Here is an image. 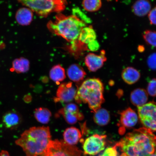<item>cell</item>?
I'll return each instance as SVG.
<instances>
[{
	"mask_svg": "<svg viewBox=\"0 0 156 156\" xmlns=\"http://www.w3.org/2000/svg\"><path fill=\"white\" fill-rule=\"evenodd\" d=\"M58 113L63 117L66 122L69 124H75L78 120H82L84 119L83 115L80 112L79 107L73 103L66 105L58 111Z\"/></svg>",
	"mask_w": 156,
	"mask_h": 156,
	"instance_id": "10",
	"label": "cell"
},
{
	"mask_svg": "<svg viewBox=\"0 0 156 156\" xmlns=\"http://www.w3.org/2000/svg\"><path fill=\"white\" fill-rule=\"evenodd\" d=\"M67 75L71 81L78 83L83 80L87 73L80 66L74 64H72L68 68Z\"/></svg>",
	"mask_w": 156,
	"mask_h": 156,
	"instance_id": "13",
	"label": "cell"
},
{
	"mask_svg": "<svg viewBox=\"0 0 156 156\" xmlns=\"http://www.w3.org/2000/svg\"><path fill=\"white\" fill-rule=\"evenodd\" d=\"M82 136L81 133L78 129L74 127L68 128L63 133L64 141L68 145L74 146L81 139Z\"/></svg>",
	"mask_w": 156,
	"mask_h": 156,
	"instance_id": "16",
	"label": "cell"
},
{
	"mask_svg": "<svg viewBox=\"0 0 156 156\" xmlns=\"http://www.w3.org/2000/svg\"><path fill=\"white\" fill-rule=\"evenodd\" d=\"M148 94L142 89H137L132 91L130 94V101L132 104L137 107L145 105L148 100Z\"/></svg>",
	"mask_w": 156,
	"mask_h": 156,
	"instance_id": "18",
	"label": "cell"
},
{
	"mask_svg": "<svg viewBox=\"0 0 156 156\" xmlns=\"http://www.w3.org/2000/svg\"><path fill=\"white\" fill-rule=\"evenodd\" d=\"M87 26L84 19L76 15L66 16L61 13L56 16L54 21H50L47 25L50 32L62 37L71 44L70 50L76 55L82 51L80 39L84 29Z\"/></svg>",
	"mask_w": 156,
	"mask_h": 156,
	"instance_id": "1",
	"label": "cell"
},
{
	"mask_svg": "<svg viewBox=\"0 0 156 156\" xmlns=\"http://www.w3.org/2000/svg\"><path fill=\"white\" fill-rule=\"evenodd\" d=\"M34 13L28 8L23 7L17 10L15 18L17 23L22 26H27L32 22Z\"/></svg>",
	"mask_w": 156,
	"mask_h": 156,
	"instance_id": "14",
	"label": "cell"
},
{
	"mask_svg": "<svg viewBox=\"0 0 156 156\" xmlns=\"http://www.w3.org/2000/svg\"><path fill=\"white\" fill-rule=\"evenodd\" d=\"M138 117L145 128L156 132V102L146 103L138 107Z\"/></svg>",
	"mask_w": 156,
	"mask_h": 156,
	"instance_id": "7",
	"label": "cell"
},
{
	"mask_svg": "<svg viewBox=\"0 0 156 156\" xmlns=\"http://www.w3.org/2000/svg\"><path fill=\"white\" fill-rule=\"evenodd\" d=\"M151 5L148 0H137L132 7L134 14L139 17H143L149 14L151 10Z\"/></svg>",
	"mask_w": 156,
	"mask_h": 156,
	"instance_id": "17",
	"label": "cell"
},
{
	"mask_svg": "<svg viewBox=\"0 0 156 156\" xmlns=\"http://www.w3.org/2000/svg\"><path fill=\"white\" fill-rule=\"evenodd\" d=\"M49 76L50 79L58 84L66 78L65 69L60 64H58L51 69Z\"/></svg>",
	"mask_w": 156,
	"mask_h": 156,
	"instance_id": "20",
	"label": "cell"
},
{
	"mask_svg": "<svg viewBox=\"0 0 156 156\" xmlns=\"http://www.w3.org/2000/svg\"><path fill=\"white\" fill-rule=\"evenodd\" d=\"M34 116L38 122L42 124H46L50 121L51 113L48 108L40 107L35 110Z\"/></svg>",
	"mask_w": 156,
	"mask_h": 156,
	"instance_id": "23",
	"label": "cell"
},
{
	"mask_svg": "<svg viewBox=\"0 0 156 156\" xmlns=\"http://www.w3.org/2000/svg\"><path fill=\"white\" fill-rule=\"evenodd\" d=\"M51 140L49 127H33L23 132L15 143L22 148L26 156H40Z\"/></svg>",
	"mask_w": 156,
	"mask_h": 156,
	"instance_id": "3",
	"label": "cell"
},
{
	"mask_svg": "<svg viewBox=\"0 0 156 156\" xmlns=\"http://www.w3.org/2000/svg\"><path fill=\"white\" fill-rule=\"evenodd\" d=\"M104 86L100 80L91 78L85 80L77 90L75 97L79 104L87 103L92 112L95 113L101 108L104 102Z\"/></svg>",
	"mask_w": 156,
	"mask_h": 156,
	"instance_id": "4",
	"label": "cell"
},
{
	"mask_svg": "<svg viewBox=\"0 0 156 156\" xmlns=\"http://www.w3.org/2000/svg\"><path fill=\"white\" fill-rule=\"evenodd\" d=\"M19 2L41 16L46 17L51 13H59L65 8L64 0H17Z\"/></svg>",
	"mask_w": 156,
	"mask_h": 156,
	"instance_id": "5",
	"label": "cell"
},
{
	"mask_svg": "<svg viewBox=\"0 0 156 156\" xmlns=\"http://www.w3.org/2000/svg\"><path fill=\"white\" fill-rule=\"evenodd\" d=\"M30 67V62L24 58H17L13 60L12 64V69L18 73H27Z\"/></svg>",
	"mask_w": 156,
	"mask_h": 156,
	"instance_id": "21",
	"label": "cell"
},
{
	"mask_svg": "<svg viewBox=\"0 0 156 156\" xmlns=\"http://www.w3.org/2000/svg\"><path fill=\"white\" fill-rule=\"evenodd\" d=\"M82 151L75 146L62 140H51L43 154L40 156H82Z\"/></svg>",
	"mask_w": 156,
	"mask_h": 156,
	"instance_id": "6",
	"label": "cell"
},
{
	"mask_svg": "<svg viewBox=\"0 0 156 156\" xmlns=\"http://www.w3.org/2000/svg\"><path fill=\"white\" fill-rule=\"evenodd\" d=\"M107 60L105 51H101L99 55L93 53L87 54L85 58V63L88 69L94 72L100 69Z\"/></svg>",
	"mask_w": 156,
	"mask_h": 156,
	"instance_id": "11",
	"label": "cell"
},
{
	"mask_svg": "<svg viewBox=\"0 0 156 156\" xmlns=\"http://www.w3.org/2000/svg\"><path fill=\"white\" fill-rule=\"evenodd\" d=\"M117 147L116 145L109 147L105 149L104 151L99 156H118Z\"/></svg>",
	"mask_w": 156,
	"mask_h": 156,
	"instance_id": "26",
	"label": "cell"
},
{
	"mask_svg": "<svg viewBox=\"0 0 156 156\" xmlns=\"http://www.w3.org/2000/svg\"><path fill=\"white\" fill-rule=\"evenodd\" d=\"M94 120L95 123L100 126H105L110 121V115L108 111L104 108H100L94 113Z\"/></svg>",
	"mask_w": 156,
	"mask_h": 156,
	"instance_id": "22",
	"label": "cell"
},
{
	"mask_svg": "<svg viewBox=\"0 0 156 156\" xmlns=\"http://www.w3.org/2000/svg\"><path fill=\"white\" fill-rule=\"evenodd\" d=\"M148 93L151 96H156V79H154L150 81L147 87Z\"/></svg>",
	"mask_w": 156,
	"mask_h": 156,
	"instance_id": "27",
	"label": "cell"
},
{
	"mask_svg": "<svg viewBox=\"0 0 156 156\" xmlns=\"http://www.w3.org/2000/svg\"><path fill=\"white\" fill-rule=\"evenodd\" d=\"M0 156H9V155L7 151H2L0 153Z\"/></svg>",
	"mask_w": 156,
	"mask_h": 156,
	"instance_id": "30",
	"label": "cell"
},
{
	"mask_svg": "<svg viewBox=\"0 0 156 156\" xmlns=\"http://www.w3.org/2000/svg\"><path fill=\"white\" fill-rule=\"evenodd\" d=\"M122 77L126 83L131 85L135 83L139 80L140 74L135 68L128 67L123 70Z\"/></svg>",
	"mask_w": 156,
	"mask_h": 156,
	"instance_id": "19",
	"label": "cell"
},
{
	"mask_svg": "<svg viewBox=\"0 0 156 156\" xmlns=\"http://www.w3.org/2000/svg\"><path fill=\"white\" fill-rule=\"evenodd\" d=\"M150 156H156V153L153 154H152Z\"/></svg>",
	"mask_w": 156,
	"mask_h": 156,
	"instance_id": "31",
	"label": "cell"
},
{
	"mask_svg": "<svg viewBox=\"0 0 156 156\" xmlns=\"http://www.w3.org/2000/svg\"><path fill=\"white\" fill-rule=\"evenodd\" d=\"M148 17L151 24L156 25V6L150 11L148 14Z\"/></svg>",
	"mask_w": 156,
	"mask_h": 156,
	"instance_id": "29",
	"label": "cell"
},
{
	"mask_svg": "<svg viewBox=\"0 0 156 156\" xmlns=\"http://www.w3.org/2000/svg\"><path fill=\"white\" fill-rule=\"evenodd\" d=\"M82 4L86 11L89 12H94L101 8L102 2L101 0H83Z\"/></svg>",
	"mask_w": 156,
	"mask_h": 156,
	"instance_id": "24",
	"label": "cell"
},
{
	"mask_svg": "<svg viewBox=\"0 0 156 156\" xmlns=\"http://www.w3.org/2000/svg\"><path fill=\"white\" fill-rule=\"evenodd\" d=\"M21 122V118L19 113L11 111L6 113L3 117V122L6 127L13 129L18 126Z\"/></svg>",
	"mask_w": 156,
	"mask_h": 156,
	"instance_id": "15",
	"label": "cell"
},
{
	"mask_svg": "<svg viewBox=\"0 0 156 156\" xmlns=\"http://www.w3.org/2000/svg\"><path fill=\"white\" fill-rule=\"evenodd\" d=\"M138 117L137 114L130 108L126 109L120 113L119 126L122 130L133 127L137 123Z\"/></svg>",
	"mask_w": 156,
	"mask_h": 156,
	"instance_id": "12",
	"label": "cell"
},
{
	"mask_svg": "<svg viewBox=\"0 0 156 156\" xmlns=\"http://www.w3.org/2000/svg\"><path fill=\"white\" fill-rule=\"evenodd\" d=\"M143 37L146 43L156 47V31L146 30L144 32Z\"/></svg>",
	"mask_w": 156,
	"mask_h": 156,
	"instance_id": "25",
	"label": "cell"
},
{
	"mask_svg": "<svg viewBox=\"0 0 156 156\" xmlns=\"http://www.w3.org/2000/svg\"><path fill=\"white\" fill-rule=\"evenodd\" d=\"M106 136L95 134L88 137L83 142V149L85 154L95 155L105 149Z\"/></svg>",
	"mask_w": 156,
	"mask_h": 156,
	"instance_id": "8",
	"label": "cell"
},
{
	"mask_svg": "<svg viewBox=\"0 0 156 156\" xmlns=\"http://www.w3.org/2000/svg\"><path fill=\"white\" fill-rule=\"evenodd\" d=\"M77 90L71 82L61 84L58 87L54 98L55 102L68 103L75 99Z\"/></svg>",
	"mask_w": 156,
	"mask_h": 156,
	"instance_id": "9",
	"label": "cell"
},
{
	"mask_svg": "<svg viewBox=\"0 0 156 156\" xmlns=\"http://www.w3.org/2000/svg\"><path fill=\"white\" fill-rule=\"evenodd\" d=\"M147 64L151 69L156 70V53L150 55L147 59Z\"/></svg>",
	"mask_w": 156,
	"mask_h": 156,
	"instance_id": "28",
	"label": "cell"
},
{
	"mask_svg": "<svg viewBox=\"0 0 156 156\" xmlns=\"http://www.w3.org/2000/svg\"><path fill=\"white\" fill-rule=\"evenodd\" d=\"M120 156H150L156 153V136L145 127L134 130L115 145Z\"/></svg>",
	"mask_w": 156,
	"mask_h": 156,
	"instance_id": "2",
	"label": "cell"
}]
</instances>
